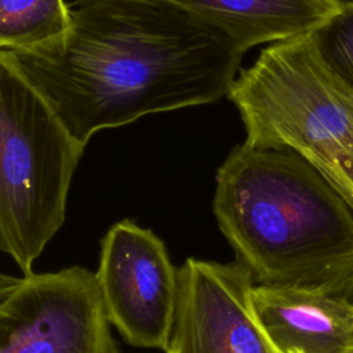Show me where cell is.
<instances>
[{"instance_id":"5","label":"cell","mask_w":353,"mask_h":353,"mask_svg":"<svg viewBox=\"0 0 353 353\" xmlns=\"http://www.w3.org/2000/svg\"><path fill=\"white\" fill-rule=\"evenodd\" d=\"M110 325L94 272H33L0 299V353H123Z\"/></svg>"},{"instance_id":"9","label":"cell","mask_w":353,"mask_h":353,"mask_svg":"<svg viewBox=\"0 0 353 353\" xmlns=\"http://www.w3.org/2000/svg\"><path fill=\"white\" fill-rule=\"evenodd\" d=\"M226 32L245 51L305 36L332 15L341 0H161Z\"/></svg>"},{"instance_id":"1","label":"cell","mask_w":353,"mask_h":353,"mask_svg":"<svg viewBox=\"0 0 353 353\" xmlns=\"http://www.w3.org/2000/svg\"><path fill=\"white\" fill-rule=\"evenodd\" d=\"M69 28L10 51L81 145L105 128L229 95L245 50L161 0H74Z\"/></svg>"},{"instance_id":"11","label":"cell","mask_w":353,"mask_h":353,"mask_svg":"<svg viewBox=\"0 0 353 353\" xmlns=\"http://www.w3.org/2000/svg\"><path fill=\"white\" fill-rule=\"evenodd\" d=\"M309 37L325 66L353 90V0H341Z\"/></svg>"},{"instance_id":"12","label":"cell","mask_w":353,"mask_h":353,"mask_svg":"<svg viewBox=\"0 0 353 353\" xmlns=\"http://www.w3.org/2000/svg\"><path fill=\"white\" fill-rule=\"evenodd\" d=\"M21 277H15L0 272V299H3L19 281Z\"/></svg>"},{"instance_id":"3","label":"cell","mask_w":353,"mask_h":353,"mask_svg":"<svg viewBox=\"0 0 353 353\" xmlns=\"http://www.w3.org/2000/svg\"><path fill=\"white\" fill-rule=\"evenodd\" d=\"M228 98L244 142L295 152L353 205V90L325 66L309 33L265 47Z\"/></svg>"},{"instance_id":"2","label":"cell","mask_w":353,"mask_h":353,"mask_svg":"<svg viewBox=\"0 0 353 353\" xmlns=\"http://www.w3.org/2000/svg\"><path fill=\"white\" fill-rule=\"evenodd\" d=\"M212 211L256 284L353 301V205L290 149L243 142L215 175Z\"/></svg>"},{"instance_id":"8","label":"cell","mask_w":353,"mask_h":353,"mask_svg":"<svg viewBox=\"0 0 353 353\" xmlns=\"http://www.w3.org/2000/svg\"><path fill=\"white\" fill-rule=\"evenodd\" d=\"M252 301L281 353H353V301L317 290L256 284Z\"/></svg>"},{"instance_id":"7","label":"cell","mask_w":353,"mask_h":353,"mask_svg":"<svg viewBox=\"0 0 353 353\" xmlns=\"http://www.w3.org/2000/svg\"><path fill=\"white\" fill-rule=\"evenodd\" d=\"M255 280L240 263L188 258L165 353H281L263 330L252 301Z\"/></svg>"},{"instance_id":"6","label":"cell","mask_w":353,"mask_h":353,"mask_svg":"<svg viewBox=\"0 0 353 353\" xmlns=\"http://www.w3.org/2000/svg\"><path fill=\"white\" fill-rule=\"evenodd\" d=\"M95 272L109 323L134 347L165 350L176 306L178 268L152 230L123 219L101 239Z\"/></svg>"},{"instance_id":"4","label":"cell","mask_w":353,"mask_h":353,"mask_svg":"<svg viewBox=\"0 0 353 353\" xmlns=\"http://www.w3.org/2000/svg\"><path fill=\"white\" fill-rule=\"evenodd\" d=\"M84 148L12 54L0 50V251L23 276L65 222Z\"/></svg>"},{"instance_id":"10","label":"cell","mask_w":353,"mask_h":353,"mask_svg":"<svg viewBox=\"0 0 353 353\" xmlns=\"http://www.w3.org/2000/svg\"><path fill=\"white\" fill-rule=\"evenodd\" d=\"M69 28L63 0H0V50H30L51 43Z\"/></svg>"}]
</instances>
